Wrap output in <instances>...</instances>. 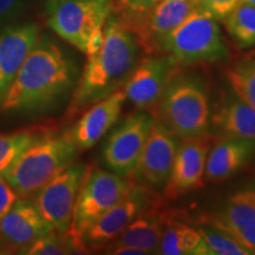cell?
Instances as JSON below:
<instances>
[{"label":"cell","mask_w":255,"mask_h":255,"mask_svg":"<svg viewBox=\"0 0 255 255\" xmlns=\"http://www.w3.org/2000/svg\"><path fill=\"white\" fill-rule=\"evenodd\" d=\"M77 77L75 60L57 41L44 34L21 64L0 109L20 115L47 113L73 90Z\"/></svg>","instance_id":"6da1fadb"},{"label":"cell","mask_w":255,"mask_h":255,"mask_svg":"<svg viewBox=\"0 0 255 255\" xmlns=\"http://www.w3.org/2000/svg\"><path fill=\"white\" fill-rule=\"evenodd\" d=\"M141 52L136 34L109 12L104 24L103 45L96 55L87 57L84 70L73 89L66 113L68 120L123 88L141 59Z\"/></svg>","instance_id":"7a4b0ae2"},{"label":"cell","mask_w":255,"mask_h":255,"mask_svg":"<svg viewBox=\"0 0 255 255\" xmlns=\"http://www.w3.org/2000/svg\"><path fill=\"white\" fill-rule=\"evenodd\" d=\"M155 119L178 138L208 133L210 128L209 97L199 76L176 73L157 104Z\"/></svg>","instance_id":"3957f363"},{"label":"cell","mask_w":255,"mask_h":255,"mask_svg":"<svg viewBox=\"0 0 255 255\" xmlns=\"http://www.w3.org/2000/svg\"><path fill=\"white\" fill-rule=\"evenodd\" d=\"M77 152L64 133L51 129L19 156L5 177L19 197H32L71 163Z\"/></svg>","instance_id":"277c9868"},{"label":"cell","mask_w":255,"mask_h":255,"mask_svg":"<svg viewBox=\"0 0 255 255\" xmlns=\"http://www.w3.org/2000/svg\"><path fill=\"white\" fill-rule=\"evenodd\" d=\"M159 53L173 56L178 65H194L221 62L231 51L219 20L200 7L161 41Z\"/></svg>","instance_id":"5b68a950"},{"label":"cell","mask_w":255,"mask_h":255,"mask_svg":"<svg viewBox=\"0 0 255 255\" xmlns=\"http://www.w3.org/2000/svg\"><path fill=\"white\" fill-rule=\"evenodd\" d=\"M131 183V178L114 171L88 169L76 200L71 225L65 233L75 253H87L88 250L82 241L83 234L126 195Z\"/></svg>","instance_id":"8992f818"},{"label":"cell","mask_w":255,"mask_h":255,"mask_svg":"<svg viewBox=\"0 0 255 255\" xmlns=\"http://www.w3.org/2000/svg\"><path fill=\"white\" fill-rule=\"evenodd\" d=\"M109 12V4L95 0H62L45 6L51 30L84 53L91 33L105 23Z\"/></svg>","instance_id":"52a82bcc"},{"label":"cell","mask_w":255,"mask_h":255,"mask_svg":"<svg viewBox=\"0 0 255 255\" xmlns=\"http://www.w3.org/2000/svg\"><path fill=\"white\" fill-rule=\"evenodd\" d=\"M88 168L69 163L36 194L34 205L53 231L66 233L72 221L73 208Z\"/></svg>","instance_id":"ba28073f"},{"label":"cell","mask_w":255,"mask_h":255,"mask_svg":"<svg viewBox=\"0 0 255 255\" xmlns=\"http://www.w3.org/2000/svg\"><path fill=\"white\" fill-rule=\"evenodd\" d=\"M158 205L154 190L132 181L126 195L85 231L83 244L87 250H103L141 213Z\"/></svg>","instance_id":"9c48e42d"},{"label":"cell","mask_w":255,"mask_h":255,"mask_svg":"<svg viewBox=\"0 0 255 255\" xmlns=\"http://www.w3.org/2000/svg\"><path fill=\"white\" fill-rule=\"evenodd\" d=\"M154 116L138 111L127 116L105 142L102 158L114 173L130 177L150 133Z\"/></svg>","instance_id":"30bf717a"},{"label":"cell","mask_w":255,"mask_h":255,"mask_svg":"<svg viewBox=\"0 0 255 255\" xmlns=\"http://www.w3.org/2000/svg\"><path fill=\"white\" fill-rule=\"evenodd\" d=\"M178 66L168 53L139 59L123 87L127 101L141 111L156 108L168 83L177 73Z\"/></svg>","instance_id":"8fae6325"},{"label":"cell","mask_w":255,"mask_h":255,"mask_svg":"<svg viewBox=\"0 0 255 255\" xmlns=\"http://www.w3.org/2000/svg\"><path fill=\"white\" fill-rule=\"evenodd\" d=\"M178 137L167 129L154 117L150 133L130 178L151 190H158L167 183L175 154L178 146Z\"/></svg>","instance_id":"7c38bea8"},{"label":"cell","mask_w":255,"mask_h":255,"mask_svg":"<svg viewBox=\"0 0 255 255\" xmlns=\"http://www.w3.org/2000/svg\"><path fill=\"white\" fill-rule=\"evenodd\" d=\"M210 143L212 139L208 133L182 138L178 143L173 168L163 187L165 199L175 200L202 184Z\"/></svg>","instance_id":"4fadbf2b"},{"label":"cell","mask_w":255,"mask_h":255,"mask_svg":"<svg viewBox=\"0 0 255 255\" xmlns=\"http://www.w3.org/2000/svg\"><path fill=\"white\" fill-rule=\"evenodd\" d=\"M199 8V0H158L131 31L142 51L159 53L161 41Z\"/></svg>","instance_id":"5bb4252c"},{"label":"cell","mask_w":255,"mask_h":255,"mask_svg":"<svg viewBox=\"0 0 255 255\" xmlns=\"http://www.w3.org/2000/svg\"><path fill=\"white\" fill-rule=\"evenodd\" d=\"M126 101L127 97L123 90L120 89L115 91L83 111L77 122L64 132V135L77 151L88 150L119 121Z\"/></svg>","instance_id":"9a60e30c"},{"label":"cell","mask_w":255,"mask_h":255,"mask_svg":"<svg viewBox=\"0 0 255 255\" xmlns=\"http://www.w3.org/2000/svg\"><path fill=\"white\" fill-rule=\"evenodd\" d=\"M40 37L36 23H14L0 30V105L9 85Z\"/></svg>","instance_id":"2e32d148"},{"label":"cell","mask_w":255,"mask_h":255,"mask_svg":"<svg viewBox=\"0 0 255 255\" xmlns=\"http://www.w3.org/2000/svg\"><path fill=\"white\" fill-rule=\"evenodd\" d=\"M52 231V226L28 197H20L0 221V237L18 253Z\"/></svg>","instance_id":"e0dca14e"},{"label":"cell","mask_w":255,"mask_h":255,"mask_svg":"<svg viewBox=\"0 0 255 255\" xmlns=\"http://www.w3.org/2000/svg\"><path fill=\"white\" fill-rule=\"evenodd\" d=\"M212 225L233 235L250 254H255V189H241L229 196Z\"/></svg>","instance_id":"ac0fdd59"},{"label":"cell","mask_w":255,"mask_h":255,"mask_svg":"<svg viewBox=\"0 0 255 255\" xmlns=\"http://www.w3.org/2000/svg\"><path fill=\"white\" fill-rule=\"evenodd\" d=\"M255 154V139L221 137L207 156L205 177L221 182L238 173Z\"/></svg>","instance_id":"d6986e66"},{"label":"cell","mask_w":255,"mask_h":255,"mask_svg":"<svg viewBox=\"0 0 255 255\" xmlns=\"http://www.w3.org/2000/svg\"><path fill=\"white\" fill-rule=\"evenodd\" d=\"M210 126L221 137L255 139V109L238 97H227L213 116Z\"/></svg>","instance_id":"ffe728a7"},{"label":"cell","mask_w":255,"mask_h":255,"mask_svg":"<svg viewBox=\"0 0 255 255\" xmlns=\"http://www.w3.org/2000/svg\"><path fill=\"white\" fill-rule=\"evenodd\" d=\"M158 206L144 210L109 245L136 247L146 254H156L167 213L159 212Z\"/></svg>","instance_id":"44dd1931"},{"label":"cell","mask_w":255,"mask_h":255,"mask_svg":"<svg viewBox=\"0 0 255 255\" xmlns=\"http://www.w3.org/2000/svg\"><path fill=\"white\" fill-rule=\"evenodd\" d=\"M201 242V235L197 229L184 222H180L168 214L161 240L156 254L187 255L194 252Z\"/></svg>","instance_id":"7402d4cb"},{"label":"cell","mask_w":255,"mask_h":255,"mask_svg":"<svg viewBox=\"0 0 255 255\" xmlns=\"http://www.w3.org/2000/svg\"><path fill=\"white\" fill-rule=\"evenodd\" d=\"M50 130L49 127L38 126L0 133V177H5L19 156Z\"/></svg>","instance_id":"603a6c76"},{"label":"cell","mask_w":255,"mask_h":255,"mask_svg":"<svg viewBox=\"0 0 255 255\" xmlns=\"http://www.w3.org/2000/svg\"><path fill=\"white\" fill-rule=\"evenodd\" d=\"M233 43L240 49L255 46V6L240 2L222 20Z\"/></svg>","instance_id":"cb8c5ba5"},{"label":"cell","mask_w":255,"mask_h":255,"mask_svg":"<svg viewBox=\"0 0 255 255\" xmlns=\"http://www.w3.org/2000/svg\"><path fill=\"white\" fill-rule=\"evenodd\" d=\"M201 242L194 252L196 255H250L246 248L233 235L215 226L197 228Z\"/></svg>","instance_id":"d4e9b609"},{"label":"cell","mask_w":255,"mask_h":255,"mask_svg":"<svg viewBox=\"0 0 255 255\" xmlns=\"http://www.w3.org/2000/svg\"><path fill=\"white\" fill-rule=\"evenodd\" d=\"M227 78L233 94L255 109V57L231 66Z\"/></svg>","instance_id":"484cf974"},{"label":"cell","mask_w":255,"mask_h":255,"mask_svg":"<svg viewBox=\"0 0 255 255\" xmlns=\"http://www.w3.org/2000/svg\"><path fill=\"white\" fill-rule=\"evenodd\" d=\"M19 253L28 255H63L72 254L75 252L65 233L62 234V233L52 231L37 239L30 246L24 248Z\"/></svg>","instance_id":"4316f807"},{"label":"cell","mask_w":255,"mask_h":255,"mask_svg":"<svg viewBox=\"0 0 255 255\" xmlns=\"http://www.w3.org/2000/svg\"><path fill=\"white\" fill-rule=\"evenodd\" d=\"M158 0H110L111 13L116 14L131 30Z\"/></svg>","instance_id":"83f0119b"},{"label":"cell","mask_w":255,"mask_h":255,"mask_svg":"<svg viewBox=\"0 0 255 255\" xmlns=\"http://www.w3.org/2000/svg\"><path fill=\"white\" fill-rule=\"evenodd\" d=\"M26 7V0H0V30L18 23Z\"/></svg>","instance_id":"f1b7e54d"},{"label":"cell","mask_w":255,"mask_h":255,"mask_svg":"<svg viewBox=\"0 0 255 255\" xmlns=\"http://www.w3.org/2000/svg\"><path fill=\"white\" fill-rule=\"evenodd\" d=\"M240 2L241 0H199L200 7L219 21H222Z\"/></svg>","instance_id":"f546056e"},{"label":"cell","mask_w":255,"mask_h":255,"mask_svg":"<svg viewBox=\"0 0 255 255\" xmlns=\"http://www.w3.org/2000/svg\"><path fill=\"white\" fill-rule=\"evenodd\" d=\"M20 199L6 177H0V221Z\"/></svg>","instance_id":"4dcf8cb0"},{"label":"cell","mask_w":255,"mask_h":255,"mask_svg":"<svg viewBox=\"0 0 255 255\" xmlns=\"http://www.w3.org/2000/svg\"><path fill=\"white\" fill-rule=\"evenodd\" d=\"M104 24H102L100 26L96 27L94 32L91 33L90 38H89L88 44H87V50H85V55H87V57H91L96 55V53L101 50L102 45H103Z\"/></svg>","instance_id":"1f68e13d"},{"label":"cell","mask_w":255,"mask_h":255,"mask_svg":"<svg viewBox=\"0 0 255 255\" xmlns=\"http://www.w3.org/2000/svg\"><path fill=\"white\" fill-rule=\"evenodd\" d=\"M14 250L6 242L4 239L0 237V255H4V254H12L14 253Z\"/></svg>","instance_id":"d6a6232c"},{"label":"cell","mask_w":255,"mask_h":255,"mask_svg":"<svg viewBox=\"0 0 255 255\" xmlns=\"http://www.w3.org/2000/svg\"><path fill=\"white\" fill-rule=\"evenodd\" d=\"M58 1H62V0H46V1H45V6H49V5L56 4V2H58ZM95 1L107 2V4H109V2H110V0H95Z\"/></svg>","instance_id":"836d02e7"},{"label":"cell","mask_w":255,"mask_h":255,"mask_svg":"<svg viewBox=\"0 0 255 255\" xmlns=\"http://www.w3.org/2000/svg\"><path fill=\"white\" fill-rule=\"evenodd\" d=\"M242 2H246V4H250V5H253L255 6V0H241Z\"/></svg>","instance_id":"e575fe53"},{"label":"cell","mask_w":255,"mask_h":255,"mask_svg":"<svg viewBox=\"0 0 255 255\" xmlns=\"http://www.w3.org/2000/svg\"><path fill=\"white\" fill-rule=\"evenodd\" d=\"M40 1H43V0H26V4H28V2H30V4H37V2Z\"/></svg>","instance_id":"d590c367"},{"label":"cell","mask_w":255,"mask_h":255,"mask_svg":"<svg viewBox=\"0 0 255 255\" xmlns=\"http://www.w3.org/2000/svg\"><path fill=\"white\" fill-rule=\"evenodd\" d=\"M254 171H255V167H254Z\"/></svg>","instance_id":"8d00e7d4"}]
</instances>
